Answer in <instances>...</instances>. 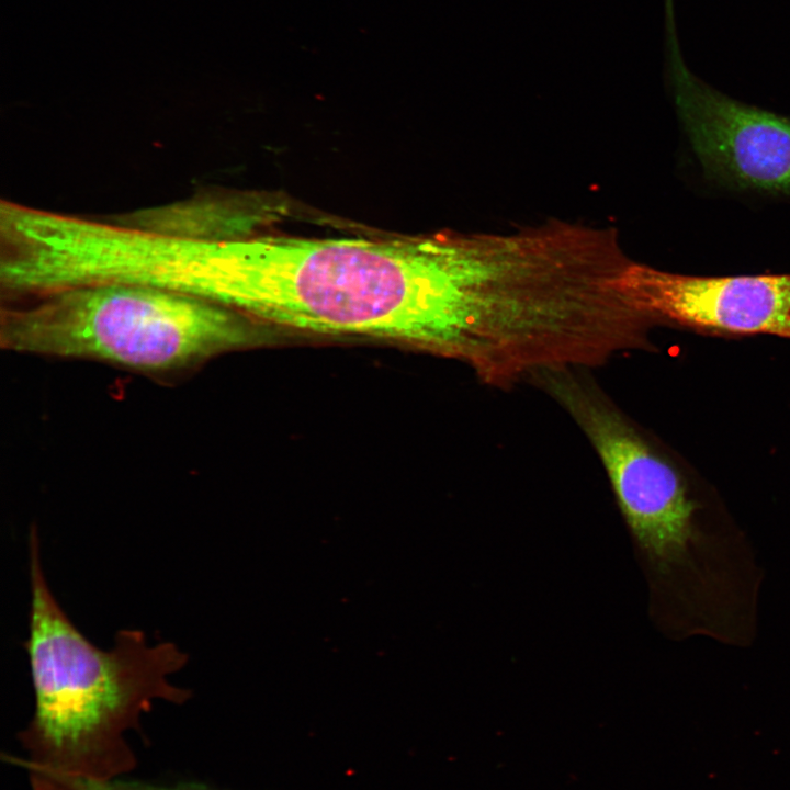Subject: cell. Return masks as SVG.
Listing matches in <instances>:
<instances>
[{"instance_id": "obj_4", "label": "cell", "mask_w": 790, "mask_h": 790, "mask_svg": "<svg viewBox=\"0 0 790 790\" xmlns=\"http://www.w3.org/2000/svg\"><path fill=\"white\" fill-rule=\"evenodd\" d=\"M2 348L102 362L176 377L256 342L248 316L199 297L129 284H97L10 301Z\"/></svg>"}, {"instance_id": "obj_6", "label": "cell", "mask_w": 790, "mask_h": 790, "mask_svg": "<svg viewBox=\"0 0 790 790\" xmlns=\"http://www.w3.org/2000/svg\"><path fill=\"white\" fill-rule=\"evenodd\" d=\"M620 285L656 325L790 339V274L696 276L632 260Z\"/></svg>"}, {"instance_id": "obj_7", "label": "cell", "mask_w": 790, "mask_h": 790, "mask_svg": "<svg viewBox=\"0 0 790 790\" xmlns=\"http://www.w3.org/2000/svg\"><path fill=\"white\" fill-rule=\"evenodd\" d=\"M212 790H217V789L214 788V789H212Z\"/></svg>"}, {"instance_id": "obj_5", "label": "cell", "mask_w": 790, "mask_h": 790, "mask_svg": "<svg viewBox=\"0 0 790 790\" xmlns=\"http://www.w3.org/2000/svg\"><path fill=\"white\" fill-rule=\"evenodd\" d=\"M678 115L704 171L736 189L790 194V119L732 100L674 69Z\"/></svg>"}, {"instance_id": "obj_1", "label": "cell", "mask_w": 790, "mask_h": 790, "mask_svg": "<svg viewBox=\"0 0 790 790\" xmlns=\"http://www.w3.org/2000/svg\"><path fill=\"white\" fill-rule=\"evenodd\" d=\"M464 236L244 237L224 306L297 329L413 343L454 358L462 331Z\"/></svg>"}, {"instance_id": "obj_3", "label": "cell", "mask_w": 790, "mask_h": 790, "mask_svg": "<svg viewBox=\"0 0 790 790\" xmlns=\"http://www.w3.org/2000/svg\"><path fill=\"white\" fill-rule=\"evenodd\" d=\"M530 384L572 417L596 451L657 602L665 601L676 628L707 630L730 618L756 578L743 535L704 524L680 474L589 370H549Z\"/></svg>"}, {"instance_id": "obj_2", "label": "cell", "mask_w": 790, "mask_h": 790, "mask_svg": "<svg viewBox=\"0 0 790 790\" xmlns=\"http://www.w3.org/2000/svg\"><path fill=\"white\" fill-rule=\"evenodd\" d=\"M31 603L27 654L35 708L19 740L33 790H70L79 780L119 778L136 765L125 733L139 727L157 699L184 703L188 689L168 676L188 655L172 642L149 645L140 630L124 629L109 650L93 645L68 618L49 589L40 538L29 533Z\"/></svg>"}]
</instances>
